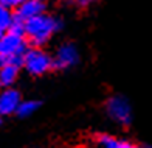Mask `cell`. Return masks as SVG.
Masks as SVG:
<instances>
[{"label":"cell","mask_w":152,"mask_h":148,"mask_svg":"<svg viewBox=\"0 0 152 148\" xmlns=\"http://www.w3.org/2000/svg\"><path fill=\"white\" fill-rule=\"evenodd\" d=\"M62 28V22L48 13L25 20V38L31 47H44Z\"/></svg>","instance_id":"obj_1"},{"label":"cell","mask_w":152,"mask_h":148,"mask_svg":"<svg viewBox=\"0 0 152 148\" xmlns=\"http://www.w3.org/2000/svg\"><path fill=\"white\" fill-rule=\"evenodd\" d=\"M28 50V41L23 34L5 31L0 39V64H14L22 67L25 52Z\"/></svg>","instance_id":"obj_2"},{"label":"cell","mask_w":152,"mask_h":148,"mask_svg":"<svg viewBox=\"0 0 152 148\" xmlns=\"http://www.w3.org/2000/svg\"><path fill=\"white\" fill-rule=\"evenodd\" d=\"M22 67L31 76H42L53 70V56L45 52L44 47H28Z\"/></svg>","instance_id":"obj_3"},{"label":"cell","mask_w":152,"mask_h":148,"mask_svg":"<svg viewBox=\"0 0 152 148\" xmlns=\"http://www.w3.org/2000/svg\"><path fill=\"white\" fill-rule=\"evenodd\" d=\"M106 112L113 122L123 126H127L132 122V106L126 97L112 95L106 101Z\"/></svg>","instance_id":"obj_4"},{"label":"cell","mask_w":152,"mask_h":148,"mask_svg":"<svg viewBox=\"0 0 152 148\" xmlns=\"http://www.w3.org/2000/svg\"><path fill=\"white\" fill-rule=\"evenodd\" d=\"M79 59H81V55L76 44H73V42H62L53 56V69L56 70L72 69L78 64Z\"/></svg>","instance_id":"obj_5"},{"label":"cell","mask_w":152,"mask_h":148,"mask_svg":"<svg viewBox=\"0 0 152 148\" xmlns=\"http://www.w3.org/2000/svg\"><path fill=\"white\" fill-rule=\"evenodd\" d=\"M22 97L20 92L14 87H5L0 92V115H11L16 114Z\"/></svg>","instance_id":"obj_6"},{"label":"cell","mask_w":152,"mask_h":148,"mask_svg":"<svg viewBox=\"0 0 152 148\" xmlns=\"http://www.w3.org/2000/svg\"><path fill=\"white\" fill-rule=\"evenodd\" d=\"M47 13V3L45 0H23L17 8L14 10L16 17L20 20H28L31 17H36L39 14Z\"/></svg>","instance_id":"obj_7"},{"label":"cell","mask_w":152,"mask_h":148,"mask_svg":"<svg viewBox=\"0 0 152 148\" xmlns=\"http://www.w3.org/2000/svg\"><path fill=\"white\" fill-rule=\"evenodd\" d=\"M19 72H20V67L14 66V64H0V87H12L19 78Z\"/></svg>","instance_id":"obj_8"},{"label":"cell","mask_w":152,"mask_h":148,"mask_svg":"<svg viewBox=\"0 0 152 148\" xmlns=\"http://www.w3.org/2000/svg\"><path fill=\"white\" fill-rule=\"evenodd\" d=\"M98 144L102 148H141L129 140H123V139H116L113 136L109 134H99L98 136Z\"/></svg>","instance_id":"obj_9"},{"label":"cell","mask_w":152,"mask_h":148,"mask_svg":"<svg viewBox=\"0 0 152 148\" xmlns=\"http://www.w3.org/2000/svg\"><path fill=\"white\" fill-rule=\"evenodd\" d=\"M39 106H40V101H37V100H22L16 111V114L22 118L30 117L39 109Z\"/></svg>","instance_id":"obj_10"},{"label":"cell","mask_w":152,"mask_h":148,"mask_svg":"<svg viewBox=\"0 0 152 148\" xmlns=\"http://www.w3.org/2000/svg\"><path fill=\"white\" fill-rule=\"evenodd\" d=\"M14 19H16L14 10L0 5V28H2V30L8 31L12 25V22H14Z\"/></svg>","instance_id":"obj_11"},{"label":"cell","mask_w":152,"mask_h":148,"mask_svg":"<svg viewBox=\"0 0 152 148\" xmlns=\"http://www.w3.org/2000/svg\"><path fill=\"white\" fill-rule=\"evenodd\" d=\"M22 2L23 0H0V5L6 6V8H11V10H16Z\"/></svg>","instance_id":"obj_12"},{"label":"cell","mask_w":152,"mask_h":148,"mask_svg":"<svg viewBox=\"0 0 152 148\" xmlns=\"http://www.w3.org/2000/svg\"><path fill=\"white\" fill-rule=\"evenodd\" d=\"M98 0H75V3L81 6V8H87V6H92L93 3H96Z\"/></svg>","instance_id":"obj_13"},{"label":"cell","mask_w":152,"mask_h":148,"mask_svg":"<svg viewBox=\"0 0 152 148\" xmlns=\"http://www.w3.org/2000/svg\"><path fill=\"white\" fill-rule=\"evenodd\" d=\"M3 34H5V30H2V28H0V39L3 38Z\"/></svg>","instance_id":"obj_14"},{"label":"cell","mask_w":152,"mask_h":148,"mask_svg":"<svg viewBox=\"0 0 152 148\" xmlns=\"http://www.w3.org/2000/svg\"><path fill=\"white\" fill-rule=\"evenodd\" d=\"M2 117H3V115H0V125H2Z\"/></svg>","instance_id":"obj_15"}]
</instances>
